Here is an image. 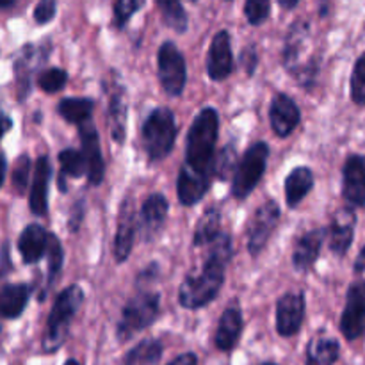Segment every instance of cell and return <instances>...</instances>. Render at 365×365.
I'll use <instances>...</instances> for the list:
<instances>
[{
  "instance_id": "cell-1",
  "label": "cell",
  "mask_w": 365,
  "mask_h": 365,
  "mask_svg": "<svg viewBox=\"0 0 365 365\" xmlns=\"http://www.w3.org/2000/svg\"><path fill=\"white\" fill-rule=\"evenodd\" d=\"M220 132V116L214 107H205L192 120L185 143V160L177 182L178 202L192 207L202 202L212 180L214 150Z\"/></svg>"
},
{
  "instance_id": "cell-2",
  "label": "cell",
  "mask_w": 365,
  "mask_h": 365,
  "mask_svg": "<svg viewBox=\"0 0 365 365\" xmlns=\"http://www.w3.org/2000/svg\"><path fill=\"white\" fill-rule=\"evenodd\" d=\"M232 237L227 232H220L209 245V253L203 262L200 273H192L185 277L178 289V303L187 310H198L209 305L220 294L225 282V269L230 262Z\"/></svg>"
},
{
  "instance_id": "cell-3",
  "label": "cell",
  "mask_w": 365,
  "mask_h": 365,
  "mask_svg": "<svg viewBox=\"0 0 365 365\" xmlns=\"http://www.w3.org/2000/svg\"><path fill=\"white\" fill-rule=\"evenodd\" d=\"M82 302H84V291L78 285H70L57 294L43 335V353H56L64 344L71 321L82 307Z\"/></svg>"
},
{
  "instance_id": "cell-4",
  "label": "cell",
  "mask_w": 365,
  "mask_h": 365,
  "mask_svg": "<svg viewBox=\"0 0 365 365\" xmlns=\"http://www.w3.org/2000/svg\"><path fill=\"white\" fill-rule=\"evenodd\" d=\"M177 139V123L171 109L157 107L145 120L141 128V145L152 163L166 159Z\"/></svg>"
},
{
  "instance_id": "cell-5",
  "label": "cell",
  "mask_w": 365,
  "mask_h": 365,
  "mask_svg": "<svg viewBox=\"0 0 365 365\" xmlns=\"http://www.w3.org/2000/svg\"><path fill=\"white\" fill-rule=\"evenodd\" d=\"M160 296L157 292H138L132 296L121 309L120 323H118V339L121 342L130 341L135 334L146 330L159 317Z\"/></svg>"
},
{
  "instance_id": "cell-6",
  "label": "cell",
  "mask_w": 365,
  "mask_h": 365,
  "mask_svg": "<svg viewBox=\"0 0 365 365\" xmlns=\"http://www.w3.org/2000/svg\"><path fill=\"white\" fill-rule=\"evenodd\" d=\"M267 157H269V146L264 141H257L250 146L242 155L241 163L237 164V170L234 173V184H232V195L235 200H246L257 187L260 178L264 177V171L267 166Z\"/></svg>"
},
{
  "instance_id": "cell-7",
  "label": "cell",
  "mask_w": 365,
  "mask_h": 365,
  "mask_svg": "<svg viewBox=\"0 0 365 365\" xmlns=\"http://www.w3.org/2000/svg\"><path fill=\"white\" fill-rule=\"evenodd\" d=\"M157 68H159V81L164 93L173 98L180 96L187 82V66L185 57L173 41H164L157 53Z\"/></svg>"
},
{
  "instance_id": "cell-8",
  "label": "cell",
  "mask_w": 365,
  "mask_h": 365,
  "mask_svg": "<svg viewBox=\"0 0 365 365\" xmlns=\"http://www.w3.org/2000/svg\"><path fill=\"white\" fill-rule=\"evenodd\" d=\"M280 205L274 200H267L255 210L248 228L250 255L259 257L262 253L267 241H269L271 235L277 230L278 223H280Z\"/></svg>"
},
{
  "instance_id": "cell-9",
  "label": "cell",
  "mask_w": 365,
  "mask_h": 365,
  "mask_svg": "<svg viewBox=\"0 0 365 365\" xmlns=\"http://www.w3.org/2000/svg\"><path fill=\"white\" fill-rule=\"evenodd\" d=\"M341 334L346 341H359L365 334V280L348 289L346 305L341 316Z\"/></svg>"
},
{
  "instance_id": "cell-10",
  "label": "cell",
  "mask_w": 365,
  "mask_h": 365,
  "mask_svg": "<svg viewBox=\"0 0 365 365\" xmlns=\"http://www.w3.org/2000/svg\"><path fill=\"white\" fill-rule=\"evenodd\" d=\"M168 210H170L168 200L160 192H153L145 200L138 216V230L143 241L150 242L159 237L166 225Z\"/></svg>"
},
{
  "instance_id": "cell-11",
  "label": "cell",
  "mask_w": 365,
  "mask_h": 365,
  "mask_svg": "<svg viewBox=\"0 0 365 365\" xmlns=\"http://www.w3.org/2000/svg\"><path fill=\"white\" fill-rule=\"evenodd\" d=\"M342 198L348 207H365V157L353 153L342 166Z\"/></svg>"
},
{
  "instance_id": "cell-12",
  "label": "cell",
  "mask_w": 365,
  "mask_h": 365,
  "mask_svg": "<svg viewBox=\"0 0 365 365\" xmlns=\"http://www.w3.org/2000/svg\"><path fill=\"white\" fill-rule=\"evenodd\" d=\"M78 138H81L82 145V157L86 160V168H88V182L91 185H100L106 175V163L102 157V148H100V135L98 130L91 125V121L81 125L78 127Z\"/></svg>"
},
{
  "instance_id": "cell-13",
  "label": "cell",
  "mask_w": 365,
  "mask_h": 365,
  "mask_svg": "<svg viewBox=\"0 0 365 365\" xmlns=\"http://www.w3.org/2000/svg\"><path fill=\"white\" fill-rule=\"evenodd\" d=\"M135 234H138V216H135V207L130 198H125L120 207V216H118L116 237H114L113 253L116 262H125L130 257L134 248Z\"/></svg>"
},
{
  "instance_id": "cell-14",
  "label": "cell",
  "mask_w": 365,
  "mask_h": 365,
  "mask_svg": "<svg viewBox=\"0 0 365 365\" xmlns=\"http://www.w3.org/2000/svg\"><path fill=\"white\" fill-rule=\"evenodd\" d=\"M305 319V294L289 292L277 303V331L282 337H292Z\"/></svg>"
},
{
  "instance_id": "cell-15",
  "label": "cell",
  "mask_w": 365,
  "mask_h": 365,
  "mask_svg": "<svg viewBox=\"0 0 365 365\" xmlns=\"http://www.w3.org/2000/svg\"><path fill=\"white\" fill-rule=\"evenodd\" d=\"M234 71V53H232V43L228 31L216 32L209 48L207 57V73L210 81L221 82L228 78Z\"/></svg>"
},
{
  "instance_id": "cell-16",
  "label": "cell",
  "mask_w": 365,
  "mask_h": 365,
  "mask_svg": "<svg viewBox=\"0 0 365 365\" xmlns=\"http://www.w3.org/2000/svg\"><path fill=\"white\" fill-rule=\"evenodd\" d=\"M302 121V113L294 100L285 93H278L271 100L269 123L278 138H289L298 128Z\"/></svg>"
},
{
  "instance_id": "cell-17",
  "label": "cell",
  "mask_w": 365,
  "mask_h": 365,
  "mask_svg": "<svg viewBox=\"0 0 365 365\" xmlns=\"http://www.w3.org/2000/svg\"><path fill=\"white\" fill-rule=\"evenodd\" d=\"M355 225L356 214L351 207H344L335 214L327 230L328 246H330L331 253H335L337 257H344L349 252L353 237H355Z\"/></svg>"
},
{
  "instance_id": "cell-18",
  "label": "cell",
  "mask_w": 365,
  "mask_h": 365,
  "mask_svg": "<svg viewBox=\"0 0 365 365\" xmlns=\"http://www.w3.org/2000/svg\"><path fill=\"white\" fill-rule=\"evenodd\" d=\"M116 75L113 73V78H110V84H106V91L109 95V116H107V121H109L110 135H113L114 141L118 145L125 141V135H127V100H125V89L123 86L118 81H114Z\"/></svg>"
},
{
  "instance_id": "cell-19",
  "label": "cell",
  "mask_w": 365,
  "mask_h": 365,
  "mask_svg": "<svg viewBox=\"0 0 365 365\" xmlns=\"http://www.w3.org/2000/svg\"><path fill=\"white\" fill-rule=\"evenodd\" d=\"M327 230L324 228H316V230L305 232L302 237L296 241L294 252H292V266L299 273H307L314 267L321 255Z\"/></svg>"
},
{
  "instance_id": "cell-20",
  "label": "cell",
  "mask_w": 365,
  "mask_h": 365,
  "mask_svg": "<svg viewBox=\"0 0 365 365\" xmlns=\"http://www.w3.org/2000/svg\"><path fill=\"white\" fill-rule=\"evenodd\" d=\"M242 327L245 323H242L241 307L230 305L228 309H225L220 317V323H217L216 335H214L216 348L221 351H232L241 339Z\"/></svg>"
},
{
  "instance_id": "cell-21",
  "label": "cell",
  "mask_w": 365,
  "mask_h": 365,
  "mask_svg": "<svg viewBox=\"0 0 365 365\" xmlns=\"http://www.w3.org/2000/svg\"><path fill=\"white\" fill-rule=\"evenodd\" d=\"M50 178H52V166H50L48 157H39L36 160L34 180H32L31 200H29V207H31L32 214H36V216H46V212H48Z\"/></svg>"
},
{
  "instance_id": "cell-22",
  "label": "cell",
  "mask_w": 365,
  "mask_h": 365,
  "mask_svg": "<svg viewBox=\"0 0 365 365\" xmlns=\"http://www.w3.org/2000/svg\"><path fill=\"white\" fill-rule=\"evenodd\" d=\"M48 235L50 232H46L41 225L32 223L24 228L18 239V250L25 264H36L46 255Z\"/></svg>"
},
{
  "instance_id": "cell-23",
  "label": "cell",
  "mask_w": 365,
  "mask_h": 365,
  "mask_svg": "<svg viewBox=\"0 0 365 365\" xmlns=\"http://www.w3.org/2000/svg\"><path fill=\"white\" fill-rule=\"evenodd\" d=\"M310 25L307 20H296L294 24L289 29L287 36H285L284 43V52H282V61H284V66L287 68L289 71H294L296 66H298L299 53H302L303 45H305L307 38H309Z\"/></svg>"
},
{
  "instance_id": "cell-24",
  "label": "cell",
  "mask_w": 365,
  "mask_h": 365,
  "mask_svg": "<svg viewBox=\"0 0 365 365\" xmlns=\"http://www.w3.org/2000/svg\"><path fill=\"white\" fill-rule=\"evenodd\" d=\"M314 187V171L307 166L294 168L285 178V202L291 209L298 207Z\"/></svg>"
},
{
  "instance_id": "cell-25",
  "label": "cell",
  "mask_w": 365,
  "mask_h": 365,
  "mask_svg": "<svg viewBox=\"0 0 365 365\" xmlns=\"http://www.w3.org/2000/svg\"><path fill=\"white\" fill-rule=\"evenodd\" d=\"M31 289L25 284H11L0 291V316L6 319H16L24 314L29 303Z\"/></svg>"
},
{
  "instance_id": "cell-26",
  "label": "cell",
  "mask_w": 365,
  "mask_h": 365,
  "mask_svg": "<svg viewBox=\"0 0 365 365\" xmlns=\"http://www.w3.org/2000/svg\"><path fill=\"white\" fill-rule=\"evenodd\" d=\"M341 346L334 337H316L307 346V365H335Z\"/></svg>"
},
{
  "instance_id": "cell-27",
  "label": "cell",
  "mask_w": 365,
  "mask_h": 365,
  "mask_svg": "<svg viewBox=\"0 0 365 365\" xmlns=\"http://www.w3.org/2000/svg\"><path fill=\"white\" fill-rule=\"evenodd\" d=\"M95 102L91 98H63L57 103V113L63 120L73 125H84L91 120Z\"/></svg>"
},
{
  "instance_id": "cell-28",
  "label": "cell",
  "mask_w": 365,
  "mask_h": 365,
  "mask_svg": "<svg viewBox=\"0 0 365 365\" xmlns=\"http://www.w3.org/2000/svg\"><path fill=\"white\" fill-rule=\"evenodd\" d=\"M163 344L155 339H146L135 344L125 355L123 365H155L163 356Z\"/></svg>"
},
{
  "instance_id": "cell-29",
  "label": "cell",
  "mask_w": 365,
  "mask_h": 365,
  "mask_svg": "<svg viewBox=\"0 0 365 365\" xmlns=\"http://www.w3.org/2000/svg\"><path fill=\"white\" fill-rule=\"evenodd\" d=\"M221 228V214L217 209L205 210L200 221L195 227V234H192V245L195 246H205L216 239Z\"/></svg>"
},
{
  "instance_id": "cell-30",
  "label": "cell",
  "mask_w": 365,
  "mask_h": 365,
  "mask_svg": "<svg viewBox=\"0 0 365 365\" xmlns=\"http://www.w3.org/2000/svg\"><path fill=\"white\" fill-rule=\"evenodd\" d=\"M46 259H48V269H46V285H45V291L39 294V302H43V298L46 296L48 289H52V285L56 284L57 277H59L61 269H63L64 252H63V246H61V242H59V237H57L56 234L48 235Z\"/></svg>"
},
{
  "instance_id": "cell-31",
  "label": "cell",
  "mask_w": 365,
  "mask_h": 365,
  "mask_svg": "<svg viewBox=\"0 0 365 365\" xmlns=\"http://www.w3.org/2000/svg\"><path fill=\"white\" fill-rule=\"evenodd\" d=\"M59 166H61V177H59V189L66 191L64 187V177L70 178H81L82 175L88 173L86 168V160L78 150L66 148L59 153Z\"/></svg>"
},
{
  "instance_id": "cell-32",
  "label": "cell",
  "mask_w": 365,
  "mask_h": 365,
  "mask_svg": "<svg viewBox=\"0 0 365 365\" xmlns=\"http://www.w3.org/2000/svg\"><path fill=\"white\" fill-rule=\"evenodd\" d=\"M157 7L163 14V21L170 29L177 32L187 31V14H185L184 6L177 0H159Z\"/></svg>"
},
{
  "instance_id": "cell-33",
  "label": "cell",
  "mask_w": 365,
  "mask_h": 365,
  "mask_svg": "<svg viewBox=\"0 0 365 365\" xmlns=\"http://www.w3.org/2000/svg\"><path fill=\"white\" fill-rule=\"evenodd\" d=\"M237 170V153L232 145L223 146L216 157H214L212 175L217 180H227L232 175V171Z\"/></svg>"
},
{
  "instance_id": "cell-34",
  "label": "cell",
  "mask_w": 365,
  "mask_h": 365,
  "mask_svg": "<svg viewBox=\"0 0 365 365\" xmlns=\"http://www.w3.org/2000/svg\"><path fill=\"white\" fill-rule=\"evenodd\" d=\"M349 93L356 106H365V52L356 59L355 66H353Z\"/></svg>"
},
{
  "instance_id": "cell-35",
  "label": "cell",
  "mask_w": 365,
  "mask_h": 365,
  "mask_svg": "<svg viewBox=\"0 0 365 365\" xmlns=\"http://www.w3.org/2000/svg\"><path fill=\"white\" fill-rule=\"evenodd\" d=\"M68 82V73L61 68H48V70L43 71L38 77V86L39 89H43L45 93H57L66 86Z\"/></svg>"
},
{
  "instance_id": "cell-36",
  "label": "cell",
  "mask_w": 365,
  "mask_h": 365,
  "mask_svg": "<svg viewBox=\"0 0 365 365\" xmlns=\"http://www.w3.org/2000/svg\"><path fill=\"white\" fill-rule=\"evenodd\" d=\"M271 4L267 0H248L245 4V16L250 25L259 27L269 18Z\"/></svg>"
},
{
  "instance_id": "cell-37",
  "label": "cell",
  "mask_w": 365,
  "mask_h": 365,
  "mask_svg": "<svg viewBox=\"0 0 365 365\" xmlns=\"http://www.w3.org/2000/svg\"><path fill=\"white\" fill-rule=\"evenodd\" d=\"M143 7H145V2H138V0H118V2H114V27L123 29L132 18V14Z\"/></svg>"
},
{
  "instance_id": "cell-38",
  "label": "cell",
  "mask_w": 365,
  "mask_h": 365,
  "mask_svg": "<svg viewBox=\"0 0 365 365\" xmlns=\"http://www.w3.org/2000/svg\"><path fill=\"white\" fill-rule=\"evenodd\" d=\"M29 171H31V159L27 155H20L13 168V185L20 195H24L27 189Z\"/></svg>"
},
{
  "instance_id": "cell-39",
  "label": "cell",
  "mask_w": 365,
  "mask_h": 365,
  "mask_svg": "<svg viewBox=\"0 0 365 365\" xmlns=\"http://www.w3.org/2000/svg\"><path fill=\"white\" fill-rule=\"evenodd\" d=\"M56 11H57V4L53 2V0H43V2H39L38 6L34 7L36 24L46 25L48 21H52L53 16H56Z\"/></svg>"
},
{
  "instance_id": "cell-40",
  "label": "cell",
  "mask_w": 365,
  "mask_h": 365,
  "mask_svg": "<svg viewBox=\"0 0 365 365\" xmlns=\"http://www.w3.org/2000/svg\"><path fill=\"white\" fill-rule=\"evenodd\" d=\"M84 212H86V202L84 198H78L77 202L71 205L70 209V217H68V228L71 232H78V227L82 225V220H84Z\"/></svg>"
},
{
  "instance_id": "cell-41",
  "label": "cell",
  "mask_w": 365,
  "mask_h": 365,
  "mask_svg": "<svg viewBox=\"0 0 365 365\" xmlns=\"http://www.w3.org/2000/svg\"><path fill=\"white\" fill-rule=\"evenodd\" d=\"M241 64H242V68H245V71L250 75V77L255 73L257 64H259V53H257L255 45H250V46H246L245 50H242Z\"/></svg>"
},
{
  "instance_id": "cell-42",
  "label": "cell",
  "mask_w": 365,
  "mask_h": 365,
  "mask_svg": "<svg viewBox=\"0 0 365 365\" xmlns=\"http://www.w3.org/2000/svg\"><path fill=\"white\" fill-rule=\"evenodd\" d=\"M157 277H159V266H157V264H150L148 267H145V269L138 274V287L139 285H141V287H145L146 282H148V284H152Z\"/></svg>"
},
{
  "instance_id": "cell-43",
  "label": "cell",
  "mask_w": 365,
  "mask_h": 365,
  "mask_svg": "<svg viewBox=\"0 0 365 365\" xmlns=\"http://www.w3.org/2000/svg\"><path fill=\"white\" fill-rule=\"evenodd\" d=\"M168 365H198V356H196L195 353H184V355L171 360Z\"/></svg>"
},
{
  "instance_id": "cell-44",
  "label": "cell",
  "mask_w": 365,
  "mask_h": 365,
  "mask_svg": "<svg viewBox=\"0 0 365 365\" xmlns=\"http://www.w3.org/2000/svg\"><path fill=\"white\" fill-rule=\"evenodd\" d=\"M353 269H355L356 274L365 273V245H364V248L360 250V253H359V257H356L355 264H353Z\"/></svg>"
},
{
  "instance_id": "cell-45",
  "label": "cell",
  "mask_w": 365,
  "mask_h": 365,
  "mask_svg": "<svg viewBox=\"0 0 365 365\" xmlns=\"http://www.w3.org/2000/svg\"><path fill=\"white\" fill-rule=\"evenodd\" d=\"M11 127H13V120L9 116H6V114H0V139L11 130Z\"/></svg>"
},
{
  "instance_id": "cell-46",
  "label": "cell",
  "mask_w": 365,
  "mask_h": 365,
  "mask_svg": "<svg viewBox=\"0 0 365 365\" xmlns=\"http://www.w3.org/2000/svg\"><path fill=\"white\" fill-rule=\"evenodd\" d=\"M6 171H7V163H6V157L0 153V187H2L4 180H6Z\"/></svg>"
},
{
  "instance_id": "cell-47",
  "label": "cell",
  "mask_w": 365,
  "mask_h": 365,
  "mask_svg": "<svg viewBox=\"0 0 365 365\" xmlns=\"http://www.w3.org/2000/svg\"><path fill=\"white\" fill-rule=\"evenodd\" d=\"M298 6V0H292V2H287V0H280V7L284 9H294Z\"/></svg>"
},
{
  "instance_id": "cell-48",
  "label": "cell",
  "mask_w": 365,
  "mask_h": 365,
  "mask_svg": "<svg viewBox=\"0 0 365 365\" xmlns=\"http://www.w3.org/2000/svg\"><path fill=\"white\" fill-rule=\"evenodd\" d=\"M13 0H9V2H2V0H0V7H11L13 6Z\"/></svg>"
},
{
  "instance_id": "cell-49",
  "label": "cell",
  "mask_w": 365,
  "mask_h": 365,
  "mask_svg": "<svg viewBox=\"0 0 365 365\" xmlns=\"http://www.w3.org/2000/svg\"><path fill=\"white\" fill-rule=\"evenodd\" d=\"M64 365H81L77 362V360H68V362H64Z\"/></svg>"
},
{
  "instance_id": "cell-50",
  "label": "cell",
  "mask_w": 365,
  "mask_h": 365,
  "mask_svg": "<svg viewBox=\"0 0 365 365\" xmlns=\"http://www.w3.org/2000/svg\"><path fill=\"white\" fill-rule=\"evenodd\" d=\"M260 365H278V364H274V362H264V364H260Z\"/></svg>"
}]
</instances>
